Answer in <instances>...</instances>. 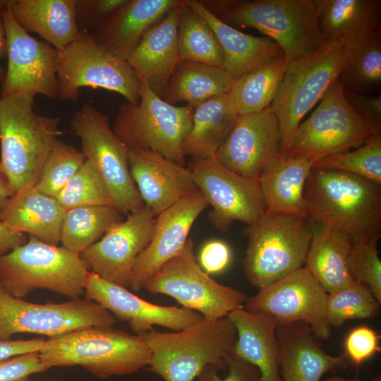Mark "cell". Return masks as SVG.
<instances>
[{
  "label": "cell",
  "mask_w": 381,
  "mask_h": 381,
  "mask_svg": "<svg viewBox=\"0 0 381 381\" xmlns=\"http://www.w3.org/2000/svg\"><path fill=\"white\" fill-rule=\"evenodd\" d=\"M380 186L344 171L312 169L304 189L305 218L342 233L352 243L380 237Z\"/></svg>",
  "instance_id": "6da1fadb"
},
{
  "label": "cell",
  "mask_w": 381,
  "mask_h": 381,
  "mask_svg": "<svg viewBox=\"0 0 381 381\" xmlns=\"http://www.w3.org/2000/svg\"><path fill=\"white\" fill-rule=\"evenodd\" d=\"M34 98L20 95L0 98V168L13 195L36 185L62 133L59 117L35 111Z\"/></svg>",
  "instance_id": "7a4b0ae2"
},
{
  "label": "cell",
  "mask_w": 381,
  "mask_h": 381,
  "mask_svg": "<svg viewBox=\"0 0 381 381\" xmlns=\"http://www.w3.org/2000/svg\"><path fill=\"white\" fill-rule=\"evenodd\" d=\"M138 335L150 349L149 370L164 381H194L208 365L226 368L236 341V327L227 316L202 318L174 332L152 329Z\"/></svg>",
  "instance_id": "3957f363"
},
{
  "label": "cell",
  "mask_w": 381,
  "mask_h": 381,
  "mask_svg": "<svg viewBox=\"0 0 381 381\" xmlns=\"http://www.w3.org/2000/svg\"><path fill=\"white\" fill-rule=\"evenodd\" d=\"M47 369L80 365L99 379L124 375L148 366L145 339L111 327H92L45 340L39 352Z\"/></svg>",
  "instance_id": "277c9868"
},
{
  "label": "cell",
  "mask_w": 381,
  "mask_h": 381,
  "mask_svg": "<svg viewBox=\"0 0 381 381\" xmlns=\"http://www.w3.org/2000/svg\"><path fill=\"white\" fill-rule=\"evenodd\" d=\"M348 58L346 45L338 40L289 61L270 105L279 122L281 154L289 153L303 118L339 78Z\"/></svg>",
  "instance_id": "5b68a950"
},
{
  "label": "cell",
  "mask_w": 381,
  "mask_h": 381,
  "mask_svg": "<svg viewBox=\"0 0 381 381\" xmlns=\"http://www.w3.org/2000/svg\"><path fill=\"white\" fill-rule=\"evenodd\" d=\"M88 272L79 253L32 236L0 256V282L18 298L44 289L76 299L85 295Z\"/></svg>",
  "instance_id": "8992f818"
},
{
  "label": "cell",
  "mask_w": 381,
  "mask_h": 381,
  "mask_svg": "<svg viewBox=\"0 0 381 381\" xmlns=\"http://www.w3.org/2000/svg\"><path fill=\"white\" fill-rule=\"evenodd\" d=\"M217 17L235 28L263 33L280 46L288 61L326 42L315 0H231Z\"/></svg>",
  "instance_id": "52a82bcc"
},
{
  "label": "cell",
  "mask_w": 381,
  "mask_h": 381,
  "mask_svg": "<svg viewBox=\"0 0 381 381\" xmlns=\"http://www.w3.org/2000/svg\"><path fill=\"white\" fill-rule=\"evenodd\" d=\"M243 233L248 238L244 273L258 289L302 267L312 238L304 217L267 212Z\"/></svg>",
  "instance_id": "ba28073f"
},
{
  "label": "cell",
  "mask_w": 381,
  "mask_h": 381,
  "mask_svg": "<svg viewBox=\"0 0 381 381\" xmlns=\"http://www.w3.org/2000/svg\"><path fill=\"white\" fill-rule=\"evenodd\" d=\"M193 111L188 104L167 103L140 83L138 103L121 104L112 129L129 149L154 151L185 165L182 146L192 127Z\"/></svg>",
  "instance_id": "9c48e42d"
},
{
  "label": "cell",
  "mask_w": 381,
  "mask_h": 381,
  "mask_svg": "<svg viewBox=\"0 0 381 381\" xmlns=\"http://www.w3.org/2000/svg\"><path fill=\"white\" fill-rule=\"evenodd\" d=\"M344 90L339 78L329 87L310 116L299 124L288 154L315 162L358 147L380 133L381 126L366 120L350 106Z\"/></svg>",
  "instance_id": "30bf717a"
},
{
  "label": "cell",
  "mask_w": 381,
  "mask_h": 381,
  "mask_svg": "<svg viewBox=\"0 0 381 381\" xmlns=\"http://www.w3.org/2000/svg\"><path fill=\"white\" fill-rule=\"evenodd\" d=\"M58 98L76 102L81 88L116 92L136 104L140 82L125 60L101 46L90 32L58 51Z\"/></svg>",
  "instance_id": "8fae6325"
},
{
  "label": "cell",
  "mask_w": 381,
  "mask_h": 381,
  "mask_svg": "<svg viewBox=\"0 0 381 381\" xmlns=\"http://www.w3.org/2000/svg\"><path fill=\"white\" fill-rule=\"evenodd\" d=\"M143 288L152 294L171 296L182 307L209 320L227 316L242 308L247 299L243 291L218 283L200 267L191 238L178 255L147 279Z\"/></svg>",
  "instance_id": "7c38bea8"
},
{
  "label": "cell",
  "mask_w": 381,
  "mask_h": 381,
  "mask_svg": "<svg viewBox=\"0 0 381 381\" xmlns=\"http://www.w3.org/2000/svg\"><path fill=\"white\" fill-rule=\"evenodd\" d=\"M70 125L80 138V152L105 182L113 205L127 215L142 209L145 204L129 169V148L114 133L107 116L85 103L75 111Z\"/></svg>",
  "instance_id": "4fadbf2b"
},
{
  "label": "cell",
  "mask_w": 381,
  "mask_h": 381,
  "mask_svg": "<svg viewBox=\"0 0 381 381\" xmlns=\"http://www.w3.org/2000/svg\"><path fill=\"white\" fill-rule=\"evenodd\" d=\"M116 318L99 303L85 298L61 303H34L10 294L0 282V339L18 333L54 337L92 327H111Z\"/></svg>",
  "instance_id": "5bb4252c"
},
{
  "label": "cell",
  "mask_w": 381,
  "mask_h": 381,
  "mask_svg": "<svg viewBox=\"0 0 381 381\" xmlns=\"http://www.w3.org/2000/svg\"><path fill=\"white\" fill-rule=\"evenodd\" d=\"M187 167L194 183L212 206L208 217L218 230L228 231L234 221L250 225L266 212L258 181L229 170L215 157L191 158Z\"/></svg>",
  "instance_id": "9a60e30c"
},
{
  "label": "cell",
  "mask_w": 381,
  "mask_h": 381,
  "mask_svg": "<svg viewBox=\"0 0 381 381\" xmlns=\"http://www.w3.org/2000/svg\"><path fill=\"white\" fill-rule=\"evenodd\" d=\"M7 42V68L1 97L41 95L58 98V50L32 37L13 18L8 6L0 11Z\"/></svg>",
  "instance_id": "2e32d148"
},
{
  "label": "cell",
  "mask_w": 381,
  "mask_h": 381,
  "mask_svg": "<svg viewBox=\"0 0 381 381\" xmlns=\"http://www.w3.org/2000/svg\"><path fill=\"white\" fill-rule=\"evenodd\" d=\"M327 293L306 267H301L247 298L246 310L272 316L278 325L306 323L317 339H327L331 327L326 317Z\"/></svg>",
  "instance_id": "e0dca14e"
},
{
  "label": "cell",
  "mask_w": 381,
  "mask_h": 381,
  "mask_svg": "<svg viewBox=\"0 0 381 381\" xmlns=\"http://www.w3.org/2000/svg\"><path fill=\"white\" fill-rule=\"evenodd\" d=\"M156 217L145 205L111 226L95 243L80 253L91 272L123 287L130 286L137 257L155 231Z\"/></svg>",
  "instance_id": "ac0fdd59"
},
{
  "label": "cell",
  "mask_w": 381,
  "mask_h": 381,
  "mask_svg": "<svg viewBox=\"0 0 381 381\" xmlns=\"http://www.w3.org/2000/svg\"><path fill=\"white\" fill-rule=\"evenodd\" d=\"M279 153V122L269 107L238 114L215 158L229 170L258 181L264 167Z\"/></svg>",
  "instance_id": "d6986e66"
},
{
  "label": "cell",
  "mask_w": 381,
  "mask_h": 381,
  "mask_svg": "<svg viewBox=\"0 0 381 381\" xmlns=\"http://www.w3.org/2000/svg\"><path fill=\"white\" fill-rule=\"evenodd\" d=\"M85 296L101 305L116 318L127 322L137 334L148 332L154 325L180 331L193 326L203 318L200 313L183 307L150 303L91 271L87 275Z\"/></svg>",
  "instance_id": "ffe728a7"
},
{
  "label": "cell",
  "mask_w": 381,
  "mask_h": 381,
  "mask_svg": "<svg viewBox=\"0 0 381 381\" xmlns=\"http://www.w3.org/2000/svg\"><path fill=\"white\" fill-rule=\"evenodd\" d=\"M207 205L199 190L181 198L156 217L151 241L134 262L130 284L133 291L141 290L161 265L183 250L194 222Z\"/></svg>",
  "instance_id": "44dd1931"
},
{
  "label": "cell",
  "mask_w": 381,
  "mask_h": 381,
  "mask_svg": "<svg viewBox=\"0 0 381 381\" xmlns=\"http://www.w3.org/2000/svg\"><path fill=\"white\" fill-rule=\"evenodd\" d=\"M129 169L145 204L157 217L199 191L188 167L151 150L129 149Z\"/></svg>",
  "instance_id": "7402d4cb"
},
{
  "label": "cell",
  "mask_w": 381,
  "mask_h": 381,
  "mask_svg": "<svg viewBox=\"0 0 381 381\" xmlns=\"http://www.w3.org/2000/svg\"><path fill=\"white\" fill-rule=\"evenodd\" d=\"M181 4L148 30L126 59L139 81L160 97L181 62L177 44Z\"/></svg>",
  "instance_id": "603a6c76"
},
{
  "label": "cell",
  "mask_w": 381,
  "mask_h": 381,
  "mask_svg": "<svg viewBox=\"0 0 381 381\" xmlns=\"http://www.w3.org/2000/svg\"><path fill=\"white\" fill-rule=\"evenodd\" d=\"M276 335L282 381H320L326 373L346 365L344 353L333 356L322 349L305 322L278 325Z\"/></svg>",
  "instance_id": "cb8c5ba5"
},
{
  "label": "cell",
  "mask_w": 381,
  "mask_h": 381,
  "mask_svg": "<svg viewBox=\"0 0 381 381\" xmlns=\"http://www.w3.org/2000/svg\"><path fill=\"white\" fill-rule=\"evenodd\" d=\"M183 0H128L91 33L107 51L126 61L144 35Z\"/></svg>",
  "instance_id": "d4e9b609"
},
{
  "label": "cell",
  "mask_w": 381,
  "mask_h": 381,
  "mask_svg": "<svg viewBox=\"0 0 381 381\" xmlns=\"http://www.w3.org/2000/svg\"><path fill=\"white\" fill-rule=\"evenodd\" d=\"M66 210L56 198L44 194L36 186L23 189L0 207V222L18 234H28L42 241L60 242Z\"/></svg>",
  "instance_id": "484cf974"
},
{
  "label": "cell",
  "mask_w": 381,
  "mask_h": 381,
  "mask_svg": "<svg viewBox=\"0 0 381 381\" xmlns=\"http://www.w3.org/2000/svg\"><path fill=\"white\" fill-rule=\"evenodd\" d=\"M227 317L236 329L234 353L258 368L260 381H282L276 335L277 321L267 313H253L243 308L233 310Z\"/></svg>",
  "instance_id": "4316f807"
},
{
  "label": "cell",
  "mask_w": 381,
  "mask_h": 381,
  "mask_svg": "<svg viewBox=\"0 0 381 381\" xmlns=\"http://www.w3.org/2000/svg\"><path fill=\"white\" fill-rule=\"evenodd\" d=\"M314 163L302 155L279 153L267 164L258 180L266 212L305 218L304 189Z\"/></svg>",
  "instance_id": "83f0119b"
},
{
  "label": "cell",
  "mask_w": 381,
  "mask_h": 381,
  "mask_svg": "<svg viewBox=\"0 0 381 381\" xmlns=\"http://www.w3.org/2000/svg\"><path fill=\"white\" fill-rule=\"evenodd\" d=\"M212 28L224 55L223 67L233 80L253 69L284 55L280 46L267 37L244 33L210 13L198 0H186Z\"/></svg>",
  "instance_id": "f1b7e54d"
},
{
  "label": "cell",
  "mask_w": 381,
  "mask_h": 381,
  "mask_svg": "<svg viewBox=\"0 0 381 381\" xmlns=\"http://www.w3.org/2000/svg\"><path fill=\"white\" fill-rule=\"evenodd\" d=\"M75 0H6L13 18L60 51L81 35L75 16Z\"/></svg>",
  "instance_id": "f546056e"
},
{
  "label": "cell",
  "mask_w": 381,
  "mask_h": 381,
  "mask_svg": "<svg viewBox=\"0 0 381 381\" xmlns=\"http://www.w3.org/2000/svg\"><path fill=\"white\" fill-rule=\"evenodd\" d=\"M310 224L312 238L304 267L329 294L353 281L348 267L353 243L328 226Z\"/></svg>",
  "instance_id": "4dcf8cb0"
},
{
  "label": "cell",
  "mask_w": 381,
  "mask_h": 381,
  "mask_svg": "<svg viewBox=\"0 0 381 381\" xmlns=\"http://www.w3.org/2000/svg\"><path fill=\"white\" fill-rule=\"evenodd\" d=\"M238 116L229 93L214 96L194 108L191 129L183 141L184 156L215 157Z\"/></svg>",
  "instance_id": "1f68e13d"
},
{
  "label": "cell",
  "mask_w": 381,
  "mask_h": 381,
  "mask_svg": "<svg viewBox=\"0 0 381 381\" xmlns=\"http://www.w3.org/2000/svg\"><path fill=\"white\" fill-rule=\"evenodd\" d=\"M325 42L348 45L380 29V0H315Z\"/></svg>",
  "instance_id": "d6a6232c"
},
{
  "label": "cell",
  "mask_w": 381,
  "mask_h": 381,
  "mask_svg": "<svg viewBox=\"0 0 381 381\" xmlns=\"http://www.w3.org/2000/svg\"><path fill=\"white\" fill-rule=\"evenodd\" d=\"M233 82L223 66L183 61L179 64L161 97L173 105L185 102L195 108L214 96L229 93Z\"/></svg>",
  "instance_id": "836d02e7"
},
{
  "label": "cell",
  "mask_w": 381,
  "mask_h": 381,
  "mask_svg": "<svg viewBox=\"0 0 381 381\" xmlns=\"http://www.w3.org/2000/svg\"><path fill=\"white\" fill-rule=\"evenodd\" d=\"M288 63L284 55L234 80L229 94L238 114L258 112L270 107Z\"/></svg>",
  "instance_id": "e575fe53"
},
{
  "label": "cell",
  "mask_w": 381,
  "mask_h": 381,
  "mask_svg": "<svg viewBox=\"0 0 381 381\" xmlns=\"http://www.w3.org/2000/svg\"><path fill=\"white\" fill-rule=\"evenodd\" d=\"M123 214L114 205H90L66 210L61 229L62 246L79 254L98 241Z\"/></svg>",
  "instance_id": "d590c367"
},
{
  "label": "cell",
  "mask_w": 381,
  "mask_h": 381,
  "mask_svg": "<svg viewBox=\"0 0 381 381\" xmlns=\"http://www.w3.org/2000/svg\"><path fill=\"white\" fill-rule=\"evenodd\" d=\"M177 44L181 61L223 66V52L215 33L186 0L179 8Z\"/></svg>",
  "instance_id": "8d00e7d4"
},
{
  "label": "cell",
  "mask_w": 381,
  "mask_h": 381,
  "mask_svg": "<svg viewBox=\"0 0 381 381\" xmlns=\"http://www.w3.org/2000/svg\"><path fill=\"white\" fill-rule=\"evenodd\" d=\"M349 58L339 79L344 87L365 92L381 82L380 29L346 45Z\"/></svg>",
  "instance_id": "74e56055"
},
{
  "label": "cell",
  "mask_w": 381,
  "mask_h": 381,
  "mask_svg": "<svg viewBox=\"0 0 381 381\" xmlns=\"http://www.w3.org/2000/svg\"><path fill=\"white\" fill-rule=\"evenodd\" d=\"M380 306L367 286L353 280L327 294L326 317L330 327H339L349 320L376 317Z\"/></svg>",
  "instance_id": "f35d334b"
},
{
  "label": "cell",
  "mask_w": 381,
  "mask_h": 381,
  "mask_svg": "<svg viewBox=\"0 0 381 381\" xmlns=\"http://www.w3.org/2000/svg\"><path fill=\"white\" fill-rule=\"evenodd\" d=\"M313 169L341 171L381 184V133L371 137L353 151L327 156L316 161Z\"/></svg>",
  "instance_id": "ab89813d"
},
{
  "label": "cell",
  "mask_w": 381,
  "mask_h": 381,
  "mask_svg": "<svg viewBox=\"0 0 381 381\" xmlns=\"http://www.w3.org/2000/svg\"><path fill=\"white\" fill-rule=\"evenodd\" d=\"M66 210L90 205H113L107 186L95 166L85 161L56 198Z\"/></svg>",
  "instance_id": "60d3db41"
},
{
  "label": "cell",
  "mask_w": 381,
  "mask_h": 381,
  "mask_svg": "<svg viewBox=\"0 0 381 381\" xmlns=\"http://www.w3.org/2000/svg\"><path fill=\"white\" fill-rule=\"evenodd\" d=\"M85 161L80 150L58 139L44 162L36 188L56 198Z\"/></svg>",
  "instance_id": "b9f144b4"
},
{
  "label": "cell",
  "mask_w": 381,
  "mask_h": 381,
  "mask_svg": "<svg viewBox=\"0 0 381 381\" xmlns=\"http://www.w3.org/2000/svg\"><path fill=\"white\" fill-rule=\"evenodd\" d=\"M380 238L353 243L348 267L353 279L367 286L381 304V261L377 248Z\"/></svg>",
  "instance_id": "7bdbcfd3"
},
{
  "label": "cell",
  "mask_w": 381,
  "mask_h": 381,
  "mask_svg": "<svg viewBox=\"0 0 381 381\" xmlns=\"http://www.w3.org/2000/svg\"><path fill=\"white\" fill-rule=\"evenodd\" d=\"M128 0H75V16L81 32L92 33Z\"/></svg>",
  "instance_id": "ee69618b"
},
{
  "label": "cell",
  "mask_w": 381,
  "mask_h": 381,
  "mask_svg": "<svg viewBox=\"0 0 381 381\" xmlns=\"http://www.w3.org/2000/svg\"><path fill=\"white\" fill-rule=\"evenodd\" d=\"M380 336L368 326H359L351 330L345 339L344 355L348 361L359 365L380 351Z\"/></svg>",
  "instance_id": "f6af8a7d"
},
{
  "label": "cell",
  "mask_w": 381,
  "mask_h": 381,
  "mask_svg": "<svg viewBox=\"0 0 381 381\" xmlns=\"http://www.w3.org/2000/svg\"><path fill=\"white\" fill-rule=\"evenodd\" d=\"M47 368L39 352L28 353L0 361V381H30V376Z\"/></svg>",
  "instance_id": "bcb514c9"
},
{
  "label": "cell",
  "mask_w": 381,
  "mask_h": 381,
  "mask_svg": "<svg viewBox=\"0 0 381 381\" xmlns=\"http://www.w3.org/2000/svg\"><path fill=\"white\" fill-rule=\"evenodd\" d=\"M227 375L224 378L219 375L215 365L207 366L194 381H260V372L252 364L237 357L234 351L227 359Z\"/></svg>",
  "instance_id": "7dc6e473"
},
{
  "label": "cell",
  "mask_w": 381,
  "mask_h": 381,
  "mask_svg": "<svg viewBox=\"0 0 381 381\" xmlns=\"http://www.w3.org/2000/svg\"><path fill=\"white\" fill-rule=\"evenodd\" d=\"M199 265L208 274L224 271L231 260L229 246L220 240H211L202 247L199 256Z\"/></svg>",
  "instance_id": "c3c4849f"
},
{
  "label": "cell",
  "mask_w": 381,
  "mask_h": 381,
  "mask_svg": "<svg viewBox=\"0 0 381 381\" xmlns=\"http://www.w3.org/2000/svg\"><path fill=\"white\" fill-rule=\"evenodd\" d=\"M344 97L350 106L366 120L381 126V97L344 87Z\"/></svg>",
  "instance_id": "681fc988"
},
{
  "label": "cell",
  "mask_w": 381,
  "mask_h": 381,
  "mask_svg": "<svg viewBox=\"0 0 381 381\" xmlns=\"http://www.w3.org/2000/svg\"><path fill=\"white\" fill-rule=\"evenodd\" d=\"M46 339L11 340L0 339V361L11 357L40 352Z\"/></svg>",
  "instance_id": "f907efd6"
},
{
  "label": "cell",
  "mask_w": 381,
  "mask_h": 381,
  "mask_svg": "<svg viewBox=\"0 0 381 381\" xmlns=\"http://www.w3.org/2000/svg\"><path fill=\"white\" fill-rule=\"evenodd\" d=\"M25 242L26 237L23 234L15 233L0 222V256Z\"/></svg>",
  "instance_id": "816d5d0a"
},
{
  "label": "cell",
  "mask_w": 381,
  "mask_h": 381,
  "mask_svg": "<svg viewBox=\"0 0 381 381\" xmlns=\"http://www.w3.org/2000/svg\"><path fill=\"white\" fill-rule=\"evenodd\" d=\"M7 57V42L3 20L0 14V59ZM6 71L0 66V83H1Z\"/></svg>",
  "instance_id": "f5cc1de1"
},
{
  "label": "cell",
  "mask_w": 381,
  "mask_h": 381,
  "mask_svg": "<svg viewBox=\"0 0 381 381\" xmlns=\"http://www.w3.org/2000/svg\"><path fill=\"white\" fill-rule=\"evenodd\" d=\"M13 195L8 181L0 168V207Z\"/></svg>",
  "instance_id": "db71d44e"
},
{
  "label": "cell",
  "mask_w": 381,
  "mask_h": 381,
  "mask_svg": "<svg viewBox=\"0 0 381 381\" xmlns=\"http://www.w3.org/2000/svg\"><path fill=\"white\" fill-rule=\"evenodd\" d=\"M324 381H359L358 379L349 380L342 377L333 376L326 378Z\"/></svg>",
  "instance_id": "11a10c76"
}]
</instances>
